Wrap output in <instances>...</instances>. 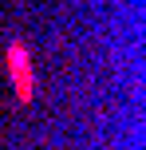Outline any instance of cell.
<instances>
[{
  "label": "cell",
  "mask_w": 146,
  "mask_h": 150,
  "mask_svg": "<svg viewBox=\"0 0 146 150\" xmlns=\"http://www.w3.org/2000/svg\"><path fill=\"white\" fill-rule=\"evenodd\" d=\"M4 63H8V75H12V87H16V99L20 103H32L36 99V67H32V47L24 40H12L4 52Z\"/></svg>",
  "instance_id": "obj_1"
}]
</instances>
